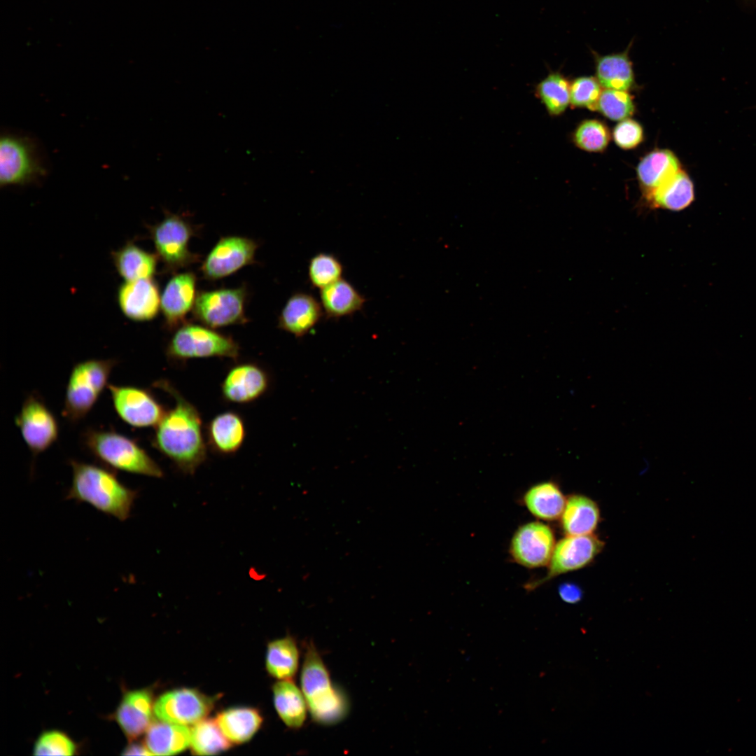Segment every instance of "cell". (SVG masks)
Masks as SVG:
<instances>
[{
	"label": "cell",
	"mask_w": 756,
	"mask_h": 756,
	"mask_svg": "<svg viewBox=\"0 0 756 756\" xmlns=\"http://www.w3.org/2000/svg\"><path fill=\"white\" fill-rule=\"evenodd\" d=\"M156 386L170 394L175 405L155 426L153 445L181 470L192 474L206 456L200 414L168 381H159Z\"/></svg>",
	"instance_id": "1"
},
{
	"label": "cell",
	"mask_w": 756,
	"mask_h": 756,
	"mask_svg": "<svg viewBox=\"0 0 756 756\" xmlns=\"http://www.w3.org/2000/svg\"><path fill=\"white\" fill-rule=\"evenodd\" d=\"M69 465L72 479L66 499L88 503L121 522L130 517L137 492L122 484L113 470L74 459Z\"/></svg>",
	"instance_id": "2"
},
{
	"label": "cell",
	"mask_w": 756,
	"mask_h": 756,
	"mask_svg": "<svg viewBox=\"0 0 756 756\" xmlns=\"http://www.w3.org/2000/svg\"><path fill=\"white\" fill-rule=\"evenodd\" d=\"M83 442L100 464L113 470L163 476L159 465L137 442L114 430L90 428L83 435Z\"/></svg>",
	"instance_id": "3"
},
{
	"label": "cell",
	"mask_w": 756,
	"mask_h": 756,
	"mask_svg": "<svg viewBox=\"0 0 756 756\" xmlns=\"http://www.w3.org/2000/svg\"><path fill=\"white\" fill-rule=\"evenodd\" d=\"M300 683L308 710L316 722L332 725L347 715V698L332 682L328 668L312 643L308 644L305 652Z\"/></svg>",
	"instance_id": "4"
},
{
	"label": "cell",
	"mask_w": 756,
	"mask_h": 756,
	"mask_svg": "<svg viewBox=\"0 0 756 756\" xmlns=\"http://www.w3.org/2000/svg\"><path fill=\"white\" fill-rule=\"evenodd\" d=\"M115 359H88L75 364L69 374L62 414L71 423L83 419L108 386Z\"/></svg>",
	"instance_id": "5"
},
{
	"label": "cell",
	"mask_w": 756,
	"mask_h": 756,
	"mask_svg": "<svg viewBox=\"0 0 756 756\" xmlns=\"http://www.w3.org/2000/svg\"><path fill=\"white\" fill-rule=\"evenodd\" d=\"M166 354L169 360L178 362L209 357L236 359L239 346L230 336L207 326L184 323L169 342Z\"/></svg>",
	"instance_id": "6"
},
{
	"label": "cell",
	"mask_w": 756,
	"mask_h": 756,
	"mask_svg": "<svg viewBox=\"0 0 756 756\" xmlns=\"http://www.w3.org/2000/svg\"><path fill=\"white\" fill-rule=\"evenodd\" d=\"M46 169L36 143L31 138L4 134L0 141V184L24 186L38 182Z\"/></svg>",
	"instance_id": "7"
},
{
	"label": "cell",
	"mask_w": 756,
	"mask_h": 756,
	"mask_svg": "<svg viewBox=\"0 0 756 756\" xmlns=\"http://www.w3.org/2000/svg\"><path fill=\"white\" fill-rule=\"evenodd\" d=\"M157 256L166 270L176 272L197 262L199 256L188 248L195 230L183 217L167 213L164 218L150 229Z\"/></svg>",
	"instance_id": "8"
},
{
	"label": "cell",
	"mask_w": 756,
	"mask_h": 756,
	"mask_svg": "<svg viewBox=\"0 0 756 756\" xmlns=\"http://www.w3.org/2000/svg\"><path fill=\"white\" fill-rule=\"evenodd\" d=\"M15 422L34 457L50 448L59 438L57 419L37 393L24 399Z\"/></svg>",
	"instance_id": "9"
},
{
	"label": "cell",
	"mask_w": 756,
	"mask_h": 756,
	"mask_svg": "<svg viewBox=\"0 0 756 756\" xmlns=\"http://www.w3.org/2000/svg\"><path fill=\"white\" fill-rule=\"evenodd\" d=\"M245 287L222 288L197 293L193 316L205 326L218 328L246 323Z\"/></svg>",
	"instance_id": "10"
},
{
	"label": "cell",
	"mask_w": 756,
	"mask_h": 756,
	"mask_svg": "<svg viewBox=\"0 0 756 756\" xmlns=\"http://www.w3.org/2000/svg\"><path fill=\"white\" fill-rule=\"evenodd\" d=\"M107 388L117 415L130 426L139 428L155 426L166 411L146 388L113 384H109Z\"/></svg>",
	"instance_id": "11"
},
{
	"label": "cell",
	"mask_w": 756,
	"mask_h": 756,
	"mask_svg": "<svg viewBox=\"0 0 756 756\" xmlns=\"http://www.w3.org/2000/svg\"><path fill=\"white\" fill-rule=\"evenodd\" d=\"M603 546V542L593 533L566 536L556 543L547 575L538 581L528 583L526 588H536L559 575L584 568L595 559Z\"/></svg>",
	"instance_id": "12"
},
{
	"label": "cell",
	"mask_w": 756,
	"mask_h": 756,
	"mask_svg": "<svg viewBox=\"0 0 756 756\" xmlns=\"http://www.w3.org/2000/svg\"><path fill=\"white\" fill-rule=\"evenodd\" d=\"M257 243L244 237H222L202 263L204 276L216 280L229 276L243 267L254 262Z\"/></svg>",
	"instance_id": "13"
},
{
	"label": "cell",
	"mask_w": 756,
	"mask_h": 756,
	"mask_svg": "<svg viewBox=\"0 0 756 756\" xmlns=\"http://www.w3.org/2000/svg\"><path fill=\"white\" fill-rule=\"evenodd\" d=\"M212 700L197 690L182 688L167 692L153 705V711L161 721L195 724L210 712Z\"/></svg>",
	"instance_id": "14"
},
{
	"label": "cell",
	"mask_w": 756,
	"mask_h": 756,
	"mask_svg": "<svg viewBox=\"0 0 756 756\" xmlns=\"http://www.w3.org/2000/svg\"><path fill=\"white\" fill-rule=\"evenodd\" d=\"M555 538L547 525L534 522L519 527L512 537L510 553L514 560L527 568H538L550 563Z\"/></svg>",
	"instance_id": "15"
},
{
	"label": "cell",
	"mask_w": 756,
	"mask_h": 756,
	"mask_svg": "<svg viewBox=\"0 0 756 756\" xmlns=\"http://www.w3.org/2000/svg\"><path fill=\"white\" fill-rule=\"evenodd\" d=\"M117 297L122 314L134 321H150L160 308L159 288L152 278L125 281L118 288Z\"/></svg>",
	"instance_id": "16"
},
{
	"label": "cell",
	"mask_w": 756,
	"mask_h": 756,
	"mask_svg": "<svg viewBox=\"0 0 756 756\" xmlns=\"http://www.w3.org/2000/svg\"><path fill=\"white\" fill-rule=\"evenodd\" d=\"M268 386L266 371L257 364L244 363L228 371L221 385V393L227 402L246 404L261 397Z\"/></svg>",
	"instance_id": "17"
},
{
	"label": "cell",
	"mask_w": 756,
	"mask_h": 756,
	"mask_svg": "<svg viewBox=\"0 0 756 756\" xmlns=\"http://www.w3.org/2000/svg\"><path fill=\"white\" fill-rule=\"evenodd\" d=\"M196 282L195 274L188 272L174 275L167 284L161 296L160 309L169 330L185 323L197 296Z\"/></svg>",
	"instance_id": "18"
},
{
	"label": "cell",
	"mask_w": 756,
	"mask_h": 756,
	"mask_svg": "<svg viewBox=\"0 0 756 756\" xmlns=\"http://www.w3.org/2000/svg\"><path fill=\"white\" fill-rule=\"evenodd\" d=\"M321 302L310 293L297 292L286 301L278 319L280 329L296 337L307 335L321 319Z\"/></svg>",
	"instance_id": "19"
},
{
	"label": "cell",
	"mask_w": 756,
	"mask_h": 756,
	"mask_svg": "<svg viewBox=\"0 0 756 756\" xmlns=\"http://www.w3.org/2000/svg\"><path fill=\"white\" fill-rule=\"evenodd\" d=\"M152 695L148 690L127 692L116 712V720L130 738L139 736L151 724Z\"/></svg>",
	"instance_id": "20"
},
{
	"label": "cell",
	"mask_w": 756,
	"mask_h": 756,
	"mask_svg": "<svg viewBox=\"0 0 756 756\" xmlns=\"http://www.w3.org/2000/svg\"><path fill=\"white\" fill-rule=\"evenodd\" d=\"M206 436L209 445L216 452L234 454L241 448L246 438L244 420L235 412L217 414L207 426Z\"/></svg>",
	"instance_id": "21"
},
{
	"label": "cell",
	"mask_w": 756,
	"mask_h": 756,
	"mask_svg": "<svg viewBox=\"0 0 756 756\" xmlns=\"http://www.w3.org/2000/svg\"><path fill=\"white\" fill-rule=\"evenodd\" d=\"M633 43L631 41L623 52L617 53L601 55L592 50L597 80L606 89L626 91L633 86L634 74L629 58Z\"/></svg>",
	"instance_id": "22"
},
{
	"label": "cell",
	"mask_w": 756,
	"mask_h": 756,
	"mask_svg": "<svg viewBox=\"0 0 756 756\" xmlns=\"http://www.w3.org/2000/svg\"><path fill=\"white\" fill-rule=\"evenodd\" d=\"M319 296L328 319L351 316L362 309L366 302L355 286L344 278L320 289Z\"/></svg>",
	"instance_id": "23"
},
{
	"label": "cell",
	"mask_w": 756,
	"mask_h": 756,
	"mask_svg": "<svg viewBox=\"0 0 756 756\" xmlns=\"http://www.w3.org/2000/svg\"><path fill=\"white\" fill-rule=\"evenodd\" d=\"M599 520V508L590 498L575 494L566 499L561 516V527L566 536L592 534Z\"/></svg>",
	"instance_id": "24"
},
{
	"label": "cell",
	"mask_w": 756,
	"mask_h": 756,
	"mask_svg": "<svg viewBox=\"0 0 756 756\" xmlns=\"http://www.w3.org/2000/svg\"><path fill=\"white\" fill-rule=\"evenodd\" d=\"M191 729L188 725L168 722L152 723L146 732L145 746L157 755L178 754L190 745Z\"/></svg>",
	"instance_id": "25"
},
{
	"label": "cell",
	"mask_w": 756,
	"mask_h": 756,
	"mask_svg": "<svg viewBox=\"0 0 756 756\" xmlns=\"http://www.w3.org/2000/svg\"><path fill=\"white\" fill-rule=\"evenodd\" d=\"M275 709L290 728H300L307 718V704L302 692L291 680H281L273 687Z\"/></svg>",
	"instance_id": "26"
},
{
	"label": "cell",
	"mask_w": 756,
	"mask_h": 756,
	"mask_svg": "<svg viewBox=\"0 0 756 756\" xmlns=\"http://www.w3.org/2000/svg\"><path fill=\"white\" fill-rule=\"evenodd\" d=\"M158 256L128 242L113 253L114 265L125 281L152 278L156 271Z\"/></svg>",
	"instance_id": "27"
},
{
	"label": "cell",
	"mask_w": 756,
	"mask_h": 756,
	"mask_svg": "<svg viewBox=\"0 0 756 756\" xmlns=\"http://www.w3.org/2000/svg\"><path fill=\"white\" fill-rule=\"evenodd\" d=\"M215 720L227 738L238 744L248 741L262 722L260 713L248 707L225 710L218 713Z\"/></svg>",
	"instance_id": "28"
},
{
	"label": "cell",
	"mask_w": 756,
	"mask_h": 756,
	"mask_svg": "<svg viewBox=\"0 0 756 756\" xmlns=\"http://www.w3.org/2000/svg\"><path fill=\"white\" fill-rule=\"evenodd\" d=\"M680 169L676 156L668 150H656L640 162L637 174L648 194L673 176Z\"/></svg>",
	"instance_id": "29"
},
{
	"label": "cell",
	"mask_w": 756,
	"mask_h": 756,
	"mask_svg": "<svg viewBox=\"0 0 756 756\" xmlns=\"http://www.w3.org/2000/svg\"><path fill=\"white\" fill-rule=\"evenodd\" d=\"M524 500L532 514L547 521L561 517L566 503L559 487L552 482L532 486L526 493Z\"/></svg>",
	"instance_id": "30"
},
{
	"label": "cell",
	"mask_w": 756,
	"mask_h": 756,
	"mask_svg": "<svg viewBox=\"0 0 756 756\" xmlns=\"http://www.w3.org/2000/svg\"><path fill=\"white\" fill-rule=\"evenodd\" d=\"M648 195L656 206L671 211H680L693 202L694 185L688 175L680 170Z\"/></svg>",
	"instance_id": "31"
},
{
	"label": "cell",
	"mask_w": 756,
	"mask_h": 756,
	"mask_svg": "<svg viewBox=\"0 0 756 756\" xmlns=\"http://www.w3.org/2000/svg\"><path fill=\"white\" fill-rule=\"evenodd\" d=\"M299 650L291 637L274 640L269 643L266 653V668L273 677L291 680L298 668Z\"/></svg>",
	"instance_id": "32"
},
{
	"label": "cell",
	"mask_w": 756,
	"mask_h": 756,
	"mask_svg": "<svg viewBox=\"0 0 756 756\" xmlns=\"http://www.w3.org/2000/svg\"><path fill=\"white\" fill-rule=\"evenodd\" d=\"M230 745L216 720L203 719L191 729L190 747L195 755L218 754L228 750Z\"/></svg>",
	"instance_id": "33"
},
{
	"label": "cell",
	"mask_w": 756,
	"mask_h": 756,
	"mask_svg": "<svg viewBox=\"0 0 756 756\" xmlns=\"http://www.w3.org/2000/svg\"><path fill=\"white\" fill-rule=\"evenodd\" d=\"M536 95L550 115L562 113L570 102V85L559 72H552L536 86Z\"/></svg>",
	"instance_id": "34"
},
{
	"label": "cell",
	"mask_w": 756,
	"mask_h": 756,
	"mask_svg": "<svg viewBox=\"0 0 756 756\" xmlns=\"http://www.w3.org/2000/svg\"><path fill=\"white\" fill-rule=\"evenodd\" d=\"M344 267L337 257L321 252L312 256L308 265V279L311 285L322 289L342 278Z\"/></svg>",
	"instance_id": "35"
},
{
	"label": "cell",
	"mask_w": 756,
	"mask_h": 756,
	"mask_svg": "<svg viewBox=\"0 0 756 756\" xmlns=\"http://www.w3.org/2000/svg\"><path fill=\"white\" fill-rule=\"evenodd\" d=\"M597 110L609 119L621 120L632 115L634 106L625 90L606 89L601 93Z\"/></svg>",
	"instance_id": "36"
},
{
	"label": "cell",
	"mask_w": 756,
	"mask_h": 756,
	"mask_svg": "<svg viewBox=\"0 0 756 756\" xmlns=\"http://www.w3.org/2000/svg\"><path fill=\"white\" fill-rule=\"evenodd\" d=\"M610 136L607 127L600 121L589 120L582 122L574 134V141L587 151H601L608 145Z\"/></svg>",
	"instance_id": "37"
},
{
	"label": "cell",
	"mask_w": 756,
	"mask_h": 756,
	"mask_svg": "<svg viewBox=\"0 0 756 756\" xmlns=\"http://www.w3.org/2000/svg\"><path fill=\"white\" fill-rule=\"evenodd\" d=\"M601 92L597 79L590 76L578 78L570 85V103L596 111Z\"/></svg>",
	"instance_id": "38"
},
{
	"label": "cell",
	"mask_w": 756,
	"mask_h": 756,
	"mask_svg": "<svg viewBox=\"0 0 756 756\" xmlns=\"http://www.w3.org/2000/svg\"><path fill=\"white\" fill-rule=\"evenodd\" d=\"M76 750L73 741L64 734L50 731L40 736L34 748V755H72Z\"/></svg>",
	"instance_id": "39"
},
{
	"label": "cell",
	"mask_w": 756,
	"mask_h": 756,
	"mask_svg": "<svg viewBox=\"0 0 756 756\" xmlns=\"http://www.w3.org/2000/svg\"><path fill=\"white\" fill-rule=\"evenodd\" d=\"M613 138L620 147L624 149L632 148L642 141L643 130L637 122L624 119L615 127Z\"/></svg>",
	"instance_id": "40"
},
{
	"label": "cell",
	"mask_w": 756,
	"mask_h": 756,
	"mask_svg": "<svg viewBox=\"0 0 756 756\" xmlns=\"http://www.w3.org/2000/svg\"><path fill=\"white\" fill-rule=\"evenodd\" d=\"M559 593L561 599L570 603L578 602L582 597L581 589L572 583L561 584L559 587Z\"/></svg>",
	"instance_id": "41"
},
{
	"label": "cell",
	"mask_w": 756,
	"mask_h": 756,
	"mask_svg": "<svg viewBox=\"0 0 756 756\" xmlns=\"http://www.w3.org/2000/svg\"><path fill=\"white\" fill-rule=\"evenodd\" d=\"M124 755H150L147 748L139 743H132L127 746L122 753Z\"/></svg>",
	"instance_id": "42"
}]
</instances>
